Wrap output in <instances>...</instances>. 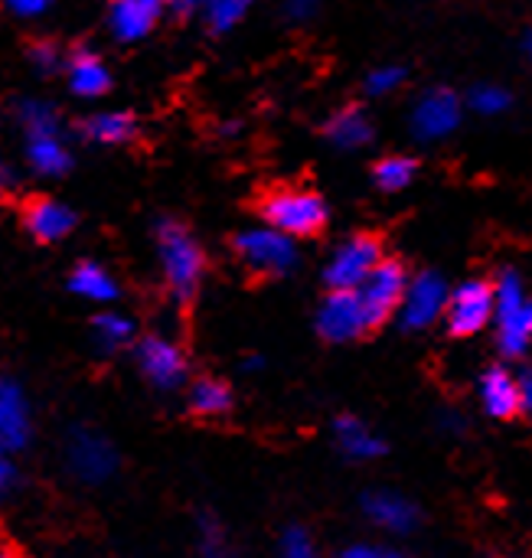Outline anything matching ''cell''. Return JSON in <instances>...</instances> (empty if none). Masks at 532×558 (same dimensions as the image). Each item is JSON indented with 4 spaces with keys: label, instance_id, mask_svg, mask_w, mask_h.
Instances as JSON below:
<instances>
[{
    "label": "cell",
    "instance_id": "obj_1",
    "mask_svg": "<svg viewBox=\"0 0 532 558\" xmlns=\"http://www.w3.org/2000/svg\"><path fill=\"white\" fill-rule=\"evenodd\" d=\"M157 258H160V271H164L170 298L177 304H190L200 291L206 258H203L200 242L190 235L183 222L177 219L157 222Z\"/></svg>",
    "mask_w": 532,
    "mask_h": 558
},
{
    "label": "cell",
    "instance_id": "obj_2",
    "mask_svg": "<svg viewBox=\"0 0 532 558\" xmlns=\"http://www.w3.org/2000/svg\"><path fill=\"white\" fill-rule=\"evenodd\" d=\"M497 347L507 360H520L532 347V298L517 271H504L497 278Z\"/></svg>",
    "mask_w": 532,
    "mask_h": 558
},
{
    "label": "cell",
    "instance_id": "obj_3",
    "mask_svg": "<svg viewBox=\"0 0 532 558\" xmlns=\"http://www.w3.org/2000/svg\"><path fill=\"white\" fill-rule=\"evenodd\" d=\"M235 255L249 271H255L262 278H285L298 268V258H301L294 239L275 226H258V229L239 232Z\"/></svg>",
    "mask_w": 532,
    "mask_h": 558
},
{
    "label": "cell",
    "instance_id": "obj_4",
    "mask_svg": "<svg viewBox=\"0 0 532 558\" xmlns=\"http://www.w3.org/2000/svg\"><path fill=\"white\" fill-rule=\"evenodd\" d=\"M327 203L311 190H275L262 199L265 226H275L291 239L317 235L327 226Z\"/></svg>",
    "mask_w": 532,
    "mask_h": 558
},
{
    "label": "cell",
    "instance_id": "obj_5",
    "mask_svg": "<svg viewBox=\"0 0 532 558\" xmlns=\"http://www.w3.org/2000/svg\"><path fill=\"white\" fill-rule=\"evenodd\" d=\"M383 265V242L376 235H350L327 262L324 281L330 291H356Z\"/></svg>",
    "mask_w": 532,
    "mask_h": 558
},
{
    "label": "cell",
    "instance_id": "obj_6",
    "mask_svg": "<svg viewBox=\"0 0 532 558\" xmlns=\"http://www.w3.org/2000/svg\"><path fill=\"white\" fill-rule=\"evenodd\" d=\"M494 314H497V288L491 281L471 278L451 291L445 324L455 337H474L487 324H494Z\"/></svg>",
    "mask_w": 532,
    "mask_h": 558
},
{
    "label": "cell",
    "instance_id": "obj_7",
    "mask_svg": "<svg viewBox=\"0 0 532 558\" xmlns=\"http://www.w3.org/2000/svg\"><path fill=\"white\" fill-rule=\"evenodd\" d=\"M65 464L75 481L105 484L118 471V451L105 435L92 428H75L65 441Z\"/></svg>",
    "mask_w": 532,
    "mask_h": 558
},
{
    "label": "cell",
    "instance_id": "obj_8",
    "mask_svg": "<svg viewBox=\"0 0 532 558\" xmlns=\"http://www.w3.org/2000/svg\"><path fill=\"white\" fill-rule=\"evenodd\" d=\"M448 298L451 288L438 271H422L415 278H409L402 307H399V320L406 330H428L435 320L445 317L448 311Z\"/></svg>",
    "mask_w": 532,
    "mask_h": 558
},
{
    "label": "cell",
    "instance_id": "obj_9",
    "mask_svg": "<svg viewBox=\"0 0 532 558\" xmlns=\"http://www.w3.org/2000/svg\"><path fill=\"white\" fill-rule=\"evenodd\" d=\"M406 288H409L406 268L399 262H392V258H383V265L356 288L360 291V301L366 307L370 327H383L392 314H399L402 298H406Z\"/></svg>",
    "mask_w": 532,
    "mask_h": 558
},
{
    "label": "cell",
    "instance_id": "obj_10",
    "mask_svg": "<svg viewBox=\"0 0 532 558\" xmlns=\"http://www.w3.org/2000/svg\"><path fill=\"white\" fill-rule=\"evenodd\" d=\"M370 327L366 307L360 301V291H330L317 311V333L330 343H350L363 337Z\"/></svg>",
    "mask_w": 532,
    "mask_h": 558
},
{
    "label": "cell",
    "instance_id": "obj_11",
    "mask_svg": "<svg viewBox=\"0 0 532 558\" xmlns=\"http://www.w3.org/2000/svg\"><path fill=\"white\" fill-rule=\"evenodd\" d=\"M137 366L154 389H180L186 383V356L167 337H144L137 343Z\"/></svg>",
    "mask_w": 532,
    "mask_h": 558
},
{
    "label": "cell",
    "instance_id": "obj_12",
    "mask_svg": "<svg viewBox=\"0 0 532 558\" xmlns=\"http://www.w3.org/2000/svg\"><path fill=\"white\" fill-rule=\"evenodd\" d=\"M461 124V98L451 88L425 92L412 108V134L419 141H442Z\"/></svg>",
    "mask_w": 532,
    "mask_h": 558
},
{
    "label": "cell",
    "instance_id": "obj_13",
    "mask_svg": "<svg viewBox=\"0 0 532 558\" xmlns=\"http://www.w3.org/2000/svg\"><path fill=\"white\" fill-rule=\"evenodd\" d=\"M167 7H170V0H111V13H108L111 33L121 43L144 39L157 26L160 13Z\"/></svg>",
    "mask_w": 532,
    "mask_h": 558
},
{
    "label": "cell",
    "instance_id": "obj_14",
    "mask_svg": "<svg viewBox=\"0 0 532 558\" xmlns=\"http://www.w3.org/2000/svg\"><path fill=\"white\" fill-rule=\"evenodd\" d=\"M29 441V405L23 399V389L0 376V448L20 451Z\"/></svg>",
    "mask_w": 532,
    "mask_h": 558
},
{
    "label": "cell",
    "instance_id": "obj_15",
    "mask_svg": "<svg viewBox=\"0 0 532 558\" xmlns=\"http://www.w3.org/2000/svg\"><path fill=\"white\" fill-rule=\"evenodd\" d=\"M477 396H481V405H484V412L491 418H513L517 412H523V402H520V376H513L504 366H494V369H487L481 376Z\"/></svg>",
    "mask_w": 532,
    "mask_h": 558
},
{
    "label": "cell",
    "instance_id": "obj_16",
    "mask_svg": "<svg viewBox=\"0 0 532 558\" xmlns=\"http://www.w3.org/2000/svg\"><path fill=\"white\" fill-rule=\"evenodd\" d=\"M363 510L366 517L386 530V533H412L419 526V510L412 500H406L402 494H392V490H376V494H366L363 500Z\"/></svg>",
    "mask_w": 532,
    "mask_h": 558
},
{
    "label": "cell",
    "instance_id": "obj_17",
    "mask_svg": "<svg viewBox=\"0 0 532 558\" xmlns=\"http://www.w3.org/2000/svg\"><path fill=\"white\" fill-rule=\"evenodd\" d=\"M23 222L29 229L33 239L39 242H59L72 232L75 226V213L59 203V199H33L23 213Z\"/></svg>",
    "mask_w": 532,
    "mask_h": 558
},
{
    "label": "cell",
    "instance_id": "obj_18",
    "mask_svg": "<svg viewBox=\"0 0 532 558\" xmlns=\"http://www.w3.org/2000/svg\"><path fill=\"white\" fill-rule=\"evenodd\" d=\"M324 137L337 147V150H360L373 141V121L363 108L347 105L340 111H334L324 124Z\"/></svg>",
    "mask_w": 532,
    "mask_h": 558
},
{
    "label": "cell",
    "instance_id": "obj_19",
    "mask_svg": "<svg viewBox=\"0 0 532 558\" xmlns=\"http://www.w3.org/2000/svg\"><path fill=\"white\" fill-rule=\"evenodd\" d=\"M26 163L39 173V177H62L72 167V154L62 141L59 131H39V134H26Z\"/></svg>",
    "mask_w": 532,
    "mask_h": 558
},
{
    "label": "cell",
    "instance_id": "obj_20",
    "mask_svg": "<svg viewBox=\"0 0 532 558\" xmlns=\"http://www.w3.org/2000/svg\"><path fill=\"white\" fill-rule=\"evenodd\" d=\"M65 75H69V88L82 98H98L111 88V75H108V65L88 52V49H75L69 59H65Z\"/></svg>",
    "mask_w": 532,
    "mask_h": 558
},
{
    "label": "cell",
    "instance_id": "obj_21",
    "mask_svg": "<svg viewBox=\"0 0 532 558\" xmlns=\"http://www.w3.org/2000/svg\"><path fill=\"white\" fill-rule=\"evenodd\" d=\"M69 288H72V294H78L88 304H111L118 298V281L98 262L75 265L72 275H69Z\"/></svg>",
    "mask_w": 532,
    "mask_h": 558
},
{
    "label": "cell",
    "instance_id": "obj_22",
    "mask_svg": "<svg viewBox=\"0 0 532 558\" xmlns=\"http://www.w3.org/2000/svg\"><path fill=\"white\" fill-rule=\"evenodd\" d=\"M334 438H337L340 451H343L347 458H353V461H373V458H379V454L386 451L383 438H379L366 422L350 418V415L340 418V422L334 425Z\"/></svg>",
    "mask_w": 532,
    "mask_h": 558
},
{
    "label": "cell",
    "instance_id": "obj_23",
    "mask_svg": "<svg viewBox=\"0 0 532 558\" xmlns=\"http://www.w3.org/2000/svg\"><path fill=\"white\" fill-rule=\"evenodd\" d=\"M82 134L92 144H105V147H118L128 144L137 134V124L128 111H98L82 124Z\"/></svg>",
    "mask_w": 532,
    "mask_h": 558
},
{
    "label": "cell",
    "instance_id": "obj_24",
    "mask_svg": "<svg viewBox=\"0 0 532 558\" xmlns=\"http://www.w3.org/2000/svg\"><path fill=\"white\" fill-rule=\"evenodd\" d=\"M190 409L203 418H219L232 409V389L219 379H196L190 389Z\"/></svg>",
    "mask_w": 532,
    "mask_h": 558
},
{
    "label": "cell",
    "instance_id": "obj_25",
    "mask_svg": "<svg viewBox=\"0 0 532 558\" xmlns=\"http://www.w3.org/2000/svg\"><path fill=\"white\" fill-rule=\"evenodd\" d=\"M415 173H419V163H415L412 157H383V160L373 167V180H376V186L386 190V193H399V190L412 186Z\"/></svg>",
    "mask_w": 532,
    "mask_h": 558
},
{
    "label": "cell",
    "instance_id": "obj_26",
    "mask_svg": "<svg viewBox=\"0 0 532 558\" xmlns=\"http://www.w3.org/2000/svg\"><path fill=\"white\" fill-rule=\"evenodd\" d=\"M92 333H95L98 347L111 353V350H121V347H128V343L134 340V324H131L124 314L108 311V314H98V317H95Z\"/></svg>",
    "mask_w": 532,
    "mask_h": 558
},
{
    "label": "cell",
    "instance_id": "obj_27",
    "mask_svg": "<svg viewBox=\"0 0 532 558\" xmlns=\"http://www.w3.org/2000/svg\"><path fill=\"white\" fill-rule=\"evenodd\" d=\"M249 7H252V0H206L203 16L213 33H229L249 13Z\"/></svg>",
    "mask_w": 532,
    "mask_h": 558
},
{
    "label": "cell",
    "instance_id": "obj_28",
    "mask_svg": "<svg viewBox=\"0 0 532 558\" xmlns=\"http://www.w3.org/2000/svg\"><path fill=\"white\" fill-rule=\"evenodd\" d=\"M16 121L23 128V134H39V131H59V118L49 105L43 101H23L16 108Z\"/></svg>",
    "mask_w": 532,
    "mask_h": 558
},
{
    "label": "cell",
    "instance_id": "obj_29",
    "mask_svg": "<svg viewBox=\"0 0 532 558\" xmlns=\"http://www.w3.org/2000/svg\"><path fill=\"white\" fill-rule=\"evenodd\" d=\"M471 108L481 114H504L510 108V92L500 85H477L471 92Z\"/></svg>",
    "mask_w": 532,
    "mask_h": 558
},
{
    "label": "cell",
    "instance_id": "obj_30",
    "mask_svg": "<svg viewBox=\"0 0 532 558\" xmlns=\"http://www.w3.org/2000/svg\"><path fill=\"white\" fill-rule=\"evenodd\" d=\"M200 553L203 558H242L229 546L226 533L209 520H203V526H200Z\"/></svg>",
    "mask_w": 532,
    "mask_h": 558
},
{
    "label": "cell",
    "instance_id": "obj_31",
    "mask_svg": "<svg viewBox=\"0 0 532 558\" xmlns=\"http://www.w3.org/2000/svg\"><path fill=\"white\" fill-rule=\"evenodd\" d=\"M402 82H406V69H399V65H379V69H373L366 75V95H376V98L392 95Z\"/></svg>",
    "mask_w": 532,
    "mask_h": 558
},
{
    "label": "cell",
    "instance_id": "obj_32",
    "mask_svg": "<svg viewBox=\"0 0 532 558\" xmlns=\"http://www.w3.org/2000/svg\"><path fill=\"white\" fill-rule=\"evenodd\" d=\"M281 558H321V553H317L314 539L294 526L281 536Z\"/></svg>",
    "mask_w": 532,
    "mask_h": 558
},
{
    "label": "cell",
    "instance_id": "obj_33",
    "mask_svg": "<svg viewBox=\"0 0 532 558\" xmlns=\"http://www.w3.org/2000/svg\"><path fill=\"white\" fill-rule=\"evenodd\" d=\"M29 56H33V62H36L43 72H52V69L65 65V59H62V52H59L56 43H36V46L29 49Z\"/></svg>",
    "mask_w": 532,
    "mask_h": 558
},
{
    "label": "cell",
    "instance_id": "obj_34",
    "mask_svg": "<svg viewBox=\"0 0 532 558\" xmlns=\"http://www.w3.org/2000/svg\"><path fill=\"white\" fill-rule=\"evenodd\" d=\"M16 490V468L10 461V451L0 448V504Z\"/></svg>",
    "mask_w": 532,
    "mask_h": 558
},
{
    "label": "cell",
    "instance_id": "obj_35",
    "mask_svg": "<svg viewBox=\"0 0 532 558\" xmlns=\"http://www.w3.org/2000/svg\"><path fill=\"white\" fill-rule=\"evenodd\" d=\"M317 7H321V0H285V16L291 23H304L317 13Z\"/></svg>",
    "mask_w": 532,
    "mask_h": 558
},
{
    "label": "cell",
    "instance_id": "obj_36",
    "mask_svg": "<svg viewBox=\"0 0 532 558\" xmlns=\"http://www.w3.org/2000/svg\"><path fill=\"white\" fill-rule=\"evenodd\" d=\"M16 16H39L52 0H7Z\"/></svg>",
    "mask_w": 532,
    "mask_h": 558
},
{
    "label": "cell",
    "instance_id": "obj_37",
    "mask_svg": "<svg viewBox=\"0 0 532 558\" xmlns=\"http://www.w3.org/2000/svg\"><path fill=\"white\" fill-rule=\"evenodd\" d=\"M340 558H406V556H399V553H392V549H379V546H353V549H347Z\"/></svg>",
    "mask_w": 532,
    "mask_h": 558
},
{
    "label": "cell",
    "instance_id": "obj_38",
    "mask_svg": "<svg viewBox=\"0 0 532 558\" xmlns=\"http://www.w3.org/2000/svg\"><path fill=\"white\" fill-rule=\"evenodd\" d=\"M206 0H170V10L177 16H193V13H203Z\"/></svg>",
    "mask_w": 532,
    "mask_h": 558
},
{
    "label": "cell",
    "instance_id": "obj_39",
    "mask_svg": "<svg viewBox=\"0 0 532 558\" xmlns=\"http://www.w3.org/2000/svg\"><path fill=\"white\" fill-rule=\"evenodd\" d=\"M520 402H523V412L532 415V369L520 373Z\"/></svg>",
    "mask_w": 532,
    "mask_h": 558
},
{
    "label": "cell",
    "instance_id": "obj_40",
    "mask_svg": "<svg viewBox=\"0 0 532 558\" xmlns=\"http://www.w3.org/2000/svg\"><path fill=\"white\" fill-rule=\"evenodd\" d=\"M16 186V173H13V167L0 157V193H10Z\"/></svg>",
    "mask_w": 532,
    "mask_h": 558
},
{
    "label": "cell",
    "instance_id": "obj_41",
    "mask_svg": "<svg viewBox=\"0 0 532 558\" xmlns=\"http://www.w3.org/2000/svg\"><path fill=\"white\" fill-rule=\"evenodd\" d=\"M523 52H527V59L532 62V29L527 33V39H523Z\"/></svg>",
    "mask_w": 532,
    "mask_h": 558
},
{
    "label": "cell",
    "instance_id": "obj_42",
    "mask_svg": "<svg viewBox=\"0 0 532 558\" xmlns=\"http://www.w3.org/2000/svg\"><path fill=\"white\" fill-rule=\"evenodd\" d=\"M0 558H13V556H10V553H0Z\"/></svg>",
    "mask_w": 532,
    "mask_h": 558
}]
</instances>
